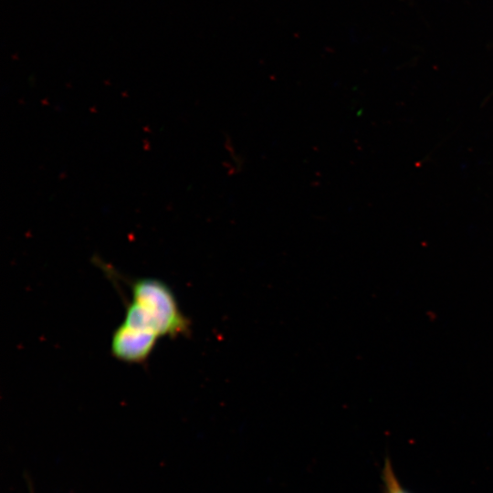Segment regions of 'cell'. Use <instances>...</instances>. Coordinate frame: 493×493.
<instances>
[{"label": "cell", "instance_id": "obj_2", "mask_svg": "<svg viewBox=\"0 0 493 493\" xmlns=\"http://www.w3.org/2000/svg\"><path fill=\"white\" fill-rule=\"evenodd\" d=\"M160 336L154 332L120 324L110 340L111 354L118 360L139 363L145 362Z\"/></svg>", "mask_w": 493, "mask_h": 493}, {"label": "cell", "instance_id": "obj_3", "mask_svg": "<svg viewBox=\"0 0 493 493\" xmlns=\"http://www.w3.org/2000/svg\"><path fill=\"white\" fill-rule=\"evenodd\" d=\"M383 493H410L400 483L389 457L384 459L382 468Z\"/></svg>", "mask_w": 493, "mask_h": 493}, {"label": "cell", "instance_id": "obj_1", "mask_svg": "<svg viewBox=\"0 0 493 493\" xmlns=\"http://www.w3.org/2000/svg\"><path fill=\"white\" fill-rule=\"evenodd\" d=\"M133 301L162 336L177 337L189 330V321L181 312L171 288L163 281L144 278L131 282Z\"/></svg>", "mask_w": 493, "mask_h": 493}]
</instances>
